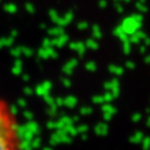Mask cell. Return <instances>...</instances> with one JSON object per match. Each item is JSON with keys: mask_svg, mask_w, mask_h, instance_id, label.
I'll return each instance as SVG.
<instances>
[{"mask_svg": "<svg viewBox=\"0 0 150 150\" xmlns=\"http://www.w3.org/2000/svg\"><path fill=\"white\" fill-rule=\"evenodd\" d=\"M0 150H22L19 120L12 105L0 98Z\"/></svg>", "mask_w": 150, "mask_h": 150, "instance_id": "cell-1", "label": "cell"}]
</instances>
